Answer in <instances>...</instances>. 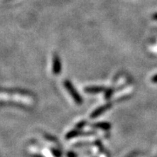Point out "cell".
<instances>
[{
  "label": "cell",
  "mask_w": 157,
  "mask_h": 157,
  "mask_svg": "<svg viewBox=\"0 0 157 157\" xmlns=\"http://www.w3.org/2000/svg\"><path fill=\"white\" fill-rule=\"evenodd\" d=\"M96 125H97V127L101 128H104V129H108V128H110V124L107 123H100L98 124H96Z\"/></svg>",
  "instance_id": "5"
},
{
  "label": "cell",
  "mask_w": 157,
  "mask_h": 157,
  "mask_svg": "<svg viewBox=\"0 0 157 157\" xmlns=\"http://www.w3.org/2000/svg\"><path fill=\"white\" fill-rule=\"evenodd\" d=\"M65 86H66V90H67L68 91H69V93L70 94V95L74 98V101H75L78 104L82 103V98L78 95V92L76 91L75 89L72 86V85L70 84V82H69V81H66V82H65Z\"/></svg>",
  "instance_id": "1"
},
{
  "label": "cell",
  "mask_w": 157,
  "mask_h": 157,
  "mask_svg": "<svg viewBox=\"0 0 157 157\" xmlns=\"http://www.w3.org/2000/svg\"><path fill=\"white\" fill-rule=\"evenodd\" d=\"M77 135H78V132H76V131L70 132V133L66 136V137H67V138H72V137H74V136H76Z\"/></svg>",
  "instance_id": "6"
},
{
  "label": "cell",
  "mask_w": 157,
  "mask_h": 157,
  "mask_svg": "<svg viewBox=\"0 0 157 157\" xmlns=\"http://www.w3.org/2000/svg\"><path fill=\"white\" fill-rule=\"evenodd\" d=\"M152 82H157V75L156 76H155V77H154V78H152Z\"/></svg>",
  "instance_id": "7"
},
{
  "label": "cell",
  "mask_w": 157,
  "mask_h": 157,
  "mask_svg": "<svg viewBox=\"0 0 157 157\" xmlns=\"http://www.w3.org/2000/svg\"><path fill=\"white\" fill-rule=\"evenodd\" d=\"M109 106L110 105H106L102 106L101 108H99V109H98L97 110H95L94 113L92 114V117H97L98 116L101 115L104 111H105L106 109H108L109 108Z\"/></svg>",
  "instance_id": "3"
},
{
  "label": "cell",
  "mask_w": 157,
  "mask_h": 157,
  "mask_svg": "<svg viewBox=\"0 0 157 157\" xmlns=\"http://www.w3.org/2000/svg\"><path fill=\"white\" fill-rule=\"evenodd\" d=\"M53 70L56 74H59L61 71V63H60L59 58L57 55H54V66H53Z\"/></svg>",
  "instance_id": "2"
},
{
  "label": "cell",
  "mask_w": 157,
  "mask_h": 157,
  "mask_svg": "<svg viewBox=\"0 0 157 157\" xmlns=\"http://www.w3.org/2000/svg\"><path fill=\"white\" fill-rule=\"evenodd\" d=\"M103 89L101 88H89V89H86V91L89 92V93H96V92H101Z\"/></svg>",
  "instance_id": "4"
}]
</instances>
